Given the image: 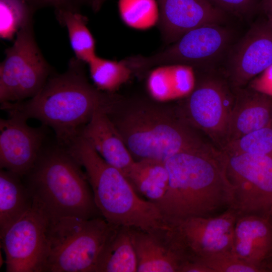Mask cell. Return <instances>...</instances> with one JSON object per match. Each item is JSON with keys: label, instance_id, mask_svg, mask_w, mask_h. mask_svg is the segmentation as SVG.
<instances>
[{"label": "cell", "instance_id": "obj_1", "mask_svg": "<svg viewBox=\"0 0 272 272\" xmlns=\"http://www.w3.org/2000/svg\"><path fill=\"white\" fill-rule=\"evenodd\" d=\"M165 163L169 185L156 205L167 224L212 217L233 208V195L220 157L211 146L178 153Z\"/></svg>", "mask_w": 272, "mask_h": 272}, {"label": "cell", "instance_id": "obj_2", "mask_svg": "<svg viewBox=\"0 0 272 272\" xmlns=\"http://www.w3.org/2000/svg\"><path fill=\"white\" fill-rule=\"evenodd\" d=\"M85 62L76 57L66 72L50 75L34 97L24 101L1 104L7 113L34 118L54 131L56 143L67 148L78 137L94 113L107 112L116 96L93 86L85 74Z\"/></svg>", "mask_w": 272, "mask_h": 272}, {"label": "cell", "instance_id": "obj_3", "mask_svg": "<svg viewBox=\"0 0 272 272\" xmlns=\"http://www.w3.org/2000/svg\"><path fill=\"white\" fill-rule=\"evenodd\" d=\"M22 180L33 199V207L49 219L102 216L82 166L58 144L44 146Z\"/></svg>", "mask_w": 272, "mask_h": 272}, {"label": "cell", "instance_id": "obj_4", "mask_svg": "<svg viewBox=\"0 0 272 272\" xmlns=\"http://www.w3.org/2000/svg\"><path fill=\"white\" fill-rule=\"evenodd\" d=\"M119 98L107 114L135 160L165 162L178 153L210 146L178 112L143 101L123 110Z\"/></svg>", "mask_w": 272, "mask_h": 272}, {"label": "cell", "instance_id": "obj_5", "mask_svg": "<svg viewBox=\"0 0 272 272\" xmlns=\"http://www.w3.org/2000/svg\"><path fill=\"white\" fill-rule=\"evenodd\" d=\"M83 168L102 217L118 226L149 230L168 226L157 206L141 197L120 169L81 136L66 148Z\"/></svg>", "mask_w": 272, "mask_h": 272}, {"label": "cell", "instance_id": "obj_6", "mask_svg": "<svg viewBox=\"0 0 272 272\" xmlns=\"http://www.w3.org/2000/svg\"><path fill=\"white\" fill-rule=\"evenodd\" d=\"M115 227L102 216L48 219L41 272H95Z\"/></svg>", "mask_w": 272, "mask_h": 272}, {"label": "cell", "instance_id": "obj_7", "mask_svg": "<svg viewBox=\"0 0 272 272\" xmlns=\"http://www.w3.org/2000/svg\"><path fill=\"white\" fill-rule=\"evenodd\" d=\"M5 54L0 64L1 104L35 96L51 75V69L35 41L33 21L17 33Z\"/></svg>", "mask_w": 272, "mask_h": 272}, {"label": "cell", "instance_id": "obj_8", "mask_svg": "<svg viewBox=\"0 0 272 272\" xmlns=\"http://www.w3.org/2000/svg\"><path fill=\"white\" fill-rule=\"evenodd\" d=\"M231 37L229 31L221 25H205L188 31L156 54L132 56L123 61L132 74L138 75L165 65L203 66L217 61L225 54Z\"/></svg>", "mask_w": 272, "mask_h": 272}, {"label": "cell", "instance_id": "obj_9", "mask_svg": "<svg viewBox=\"0 0 272 272\" xmlns=\"http://www.w3.org/2000/svg\"><path fill=\"white\" fill-rule=\"evenodd\" d=\"M220 156L238 215L272 214V156L246 153Z\"/></svg>", "mask_w": 272, "mask_h": 272}, {"label": "cell", "instance_id": "obj_10", "mask_svg": "<svg viewBox=\"0 0 272 272\" xmlns=\"http://www.w3.org/2000/svg\"><path fill=\"white\" fill-rule=\"evenodd\" d=\"M230 83L207 75L195 83L186 97L180 115L192 127L203 131L221 147L226 144L235 91Z\"/></svg>", "mask_w": 272, "mask_h": 272}, {"label": "cell", "instance_id": "obj_11", "mask_svg": "<svg viewBox=\"0 0 272 272\" xmlns=\"http://www.w3.org/2000/svg\"><path fill=\"white\" fill-rule=\"evenodd\" d=\"M48 219L34 207L0 236L7 272H41Z\"/></svg>", "mask_w": 272, "mask_h": 272}, {"label": "cell", "instance_id": "obj_12", "mask_svg": "<svg viewBox=\"0 0 272 272\" xmlns=\"http://www.w3.org/2000/svg\"><path fill=\"white\" fill-rule=\"evenodd\" d=\"M238 216L233 208L212 217L187 219L172 227L189 261H198L232 252L234 229Z\"/></svg>", "mask_w": 272, "mask_h": 272}, {"label": "cell", "instance_id": "obj_13", "mask_svg": "<svg viewBox=\"0 0 272 272\" xmlns=\"http://www.w3.org/2000/svg\"><path fill=\"white\" fill-rule=\"evenodd\" d=\"M8 113L0 119V168L23 177L44 147L45 126H30L20 114Z\"/></svg>", "mask_w": 272, "mask_h": 272}, {"label": "cell", "instance_id": "obj_14", "mask_svg": "<svg viewBox=\"0 0 272 272\" xmlns=\"http://www.w3.org/2000/svg\"><path fill=\"white\" fill-rule=\"evenodd\" d=\"M272 65V25H253L230 50L226 71L234 89L242 88Z\"/></svg>", "mask_w": 272, "mask_h": 272}, {"label": "cell", "instance_id": "obj_15", "mask_svg": "<svg viewBox=\"0 0 272 272\" xmlns=\"http://www.w3.org/2000/svg\"><path fill=\"white\" fill-rule=\"evenodd\" d=\"M130 230L138 259V272H181L189 261L172 227Z\"/></svg>", "mask_w": 272, "mask_h": 272}, {"label": "cell", "instance_id": "obj_16", "mask_svg": "<svg viewBox=\"0 0 272 272\" xmlns=\"http://www.w3.org/2000/svg\"><path fill=\"white\" fill-rule=\"evenodd\" d=\"M160 6L159 27L167 44L188 31L207 25H221L225 12L210 0H157Z\"/></svg>", "mask_w": 272, "mask_h": 272}, {"label": "cell", "instance_id": "obj_17", "mask_svg": "<svg viewBox=\"0 0 272 272\" xmlns=\"http://www.w3.org/2000/svg\"><path fill=\"white\" fill-rule=\"evenodd\" d=\"M271 250L272 214L238 215L234 229L233 254L258 263L271 257Z\"/></svg>", "mask_w": 272, "mask_h": 272}, {"label": "cell", "instance_id": "obj_18", "mask_svg": "<svg viewBox=\"0 0 272 272\" xmlns=\"http://www.w3.org/2000/svg\"><path fill=\"white\" fill-rule=\"evenodd\" d=\"M234 91L227 143L272 123V96L250 88Z\"/></svg>", "mask_w": 272, "mask_h": 272}, {"label": "cell", "instance_id": "obj_19", "mask_svg": "<svg viewBox=\"0 0 272 272\" xmlns=\"http://www.w3.org/2000/svg\"><path fill=\"white\" fill-rule=\"evenodd\" d=\"M80 136L86 140L106 162L124 174L135 161L104 110H98L94 113Z\"/></svg>", "mask_w": 272, "mask_h": 272}, {"label": "cell", "instance_id": "obj_20", "mask_svg": "<svg viewBox=\"0 0 272 272\" xmlns=\"http://www.w3.org/2000/svg\"><path fill=\"white\" fill-rule=\"evenodd\" d=\"M33 207V199L22 178L0 170V236Z\"/></svg>", "mask_w": 272, "mask_h": 272}, {"label": "cell", "instance_id": "obj_21", "mask_svg": "<svg viewBox=\"0 0 272 272\" xmlns=\"http://www.w3.org/2000/svg\"><path fill=\"white\" fill-rule=\"evenodd\" d=\"M195 80L192 67L173 64L150 74L147 82L148 92L158 102L187 97L193 90Z\"/></svg>", "mask_w": 272, "mask_h": 272}, {"label": "cell", "instance_id": "obj_22", "mask_svg": "<svg viewBox=\"0 0 272 272\" xmlns=\"http://www.w3.org/2000/svg\"><path fill=\"white\" fill-rule=\"evenodd\" d=\"M130 228L116 226L102 250L95 272H138Z\"/></svg>", "mask_w": 272, "mask_h": 272}, {"label": "cell", "instance_id": "obj_23", "mask_svg": "<svg viewBox=\"0 0 272 272\" xmlns=\"http://www.w3.org/2000/svg\"><path fill=\"white\" fill-rule=\"evenodd\" d=\"M124 174L139 194L155 205L167 192L169 177L164 161L150 159L135 160Z\"/></svg>", "mask_w": 272, "mask_h": 272}, {"label": "cell", "instance_id": "obj_24", "mask_svg": "<svg viewBox=\"0 0 272 272\" xmlns=\"http://www.w3.org/2000/svg\"><path fill=\"white\" fill-rule=\"evenodd\" d=\"M55 13L59 23L67 29L75 57L88 63L96 55L95 41L87 26V18L80 13L79 10L56 9Z\"/></svg>", "mask_w": 272, "mask_h": 272}, {"label": "cell", "instance_id": "obj_25", "mask_svg": "<svg viewBox=\"0 0 272 272\" xmlns=\"http://www.w3.org/2000/svg\"><path fill=\"white\" fill-rule=\"evenodd\" d=\"M91 78L99 90L113 93L126 82L132 74L123 60H110L95 56L88 63Z\"/></svg>", "mask_w": 272, "mask_h": 272}, {"label": "cell", "instance_id": "obj_26", "mask_svg": "<svg viewBox=\"0 0 272 272\" xmlns=\"http://www.w3.org/2000/svg\"><path fill=\"white\" fill-rule=\"evenodd\" d=\"M35 9L27 0H0V37L11 40L33 21Z\"/></svg>", "mask_w": 272, "mask_h": 272}, {"label": "cell", "instance_id": "obj_27", "mask_svg": "<svg viewBox=\"0 0 272 272\" xmlns=\"http://www.w3.org/2000/svg\"><path fill=\"white\" fill-rule=\"evenodd\" d=\"M220 150L229 154L272 156V123L227 143Z\"/></svg>", "mask_w": 272, "mask_h": 272}, {"label": "cell", "instance_id": "obj_28", "mask_svg": "<svg viewBox=\"0 0 272 272\" xmlns=\"http://www.w3.org/2000/svg\"><path fill=\"white\" fill-rule=\"evenodd\" d=\"M211 268L213 272L272 271V257L255 263L243 260L232 252L214 255L197 261Z\"/></svg>", "mask_w": 272, "mask_h": 272}, {"label": "cell", "instance_id": "obj_29", "mask_svg": "<svg viewBox=\"0 0 272 272\" xmlns=\"http://www.w3.org/2000/svg\"><path fill=\"white\" fill-rule=\"evenodd\" d=\"M119 9L124 17L153 15L156 12L154 0H119Z\"/></svg>", "mask_w": 272, "mask_h": 272}, {"label": "cell", "instance_id": "obj_30", "mask_svg": "<svg viewBox=\"0 0 272 272\" xmlns=\"http://www.w3.org/2000/svg\"><path fill=\"white\" fill-rule=\"evenodd\" d=\"M224 12L237 15L250 13L254 9L256 0H210Z\"/></svg>", "mask_w": 272, "mask_h": 272}, {"label": "cell", "instance_id": "obj_31", "mask_svg": "<svg viewBox=\"0 0 272 272\" xmlns=\"http://www.w3.org/2000/svg\"><path fill=\"white\" fill-rule=\"evenodd\" d=\"M35 9L44 7H53L56 9H68L78 10L73 0H27Z\"/></svg>", "mask_w": 272, "mask_h": 272}, {"label": "cell", "instance_id": "obj_32", "mask_svg": "<svg viewBox=\"0 0 272 272\" xmlns=\"http://www.w3.org/2000/svg\"><path fill=\"white\" fill-rule=\"evenodd\" d=\"M181 272H213V271L200 262L188 261L183 266Z\"/></svg>", "mask_w": 272, "mask_h": 272}, {"label": "cell", "instance_id": "obj_33", "mask_svg": "<svg viewBox=\"0 0 272 272\" xmlns=\"http://www.w3.org/2000/svg\"><path fill=\"white\" fill-rule=\"evenodd\" d=\"M73 1L78 9L79 4H88L95 12L98 11L102 6L101 0H73Z\"/></svg>", "mask_w": 272, "mask_h": 272}, {"label": "cell", "instance_id": "obj_34", "mask_svg": "<svg viewBox=\"0 0 272 272\" xmlns=\"http://www.w3.org/2000/svg\"><path fill=\"white\" fill-rule=\"evenodd\" d=\"M263 5L267 20L272 25V0H263Z\"/></svg>", "mask_w": 272, "mask_h": 272}, {"label": "cell", "instance_id": "obj_35", "mask_svg": "<svg viewBox=\"0 0 272 272\" xmlns=\"http://www.w3.org/2000/svg\"><path fill=\"white\" fill-rule=\"evenodd\" d=\"M107 0H101V3H102V5H103V4H104V3Z\"/></svg>", "mask_w": 272, "mask_h": 272}, {"label": "cell", "instance_id": "obj_36", "mask_svg": "<svg viewBox=\"0 0 272 272\" xmlns=\"http://www.w3.org/2000/svg\"><path fill=\"white\" fill-rule=\"evenodd\" d=\"M270 256H271V257H272V250H271V252Z\"/></svg>", "mask_w": 272, "mask_h": 272}]
</instances>
